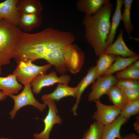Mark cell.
<instances>
[{
  "mask_svg": "<svg viewBox=\"0 0 139 139\" xmlns=\"http://www.w3.org/2000/svg\"><path fill=\"white\" fill-rule=\"evenodd\" d=\"M74 40V35L71 32L51 28L33 34L21 31L14 58L17 63L22 60L32 62L44 59L54 66L58 73L64 74L68 71L64 53Z\"/></svg>",
  "mask_w": 139,
  "mask_h": 139,
  "instance_id": "obj_1",
  "label": "cell"
},
{
  "mask_svg": "<svg viewBox=\"0 0 139 139\" xmlns=\"http://www.w3.org/2000/svg\"><path fill=\"white\" fill-rule=\"evenodd\" d=\"M113 5L109 2L91 15H85L83 20L87 41L99 57L106 49V42L111 27L110 17Z\"/></svg>",
  "mask_w": 139,
  "mask_h": 139,
  "instance_id": "obj_2",
  "label": "cell"
},
{
  "mask_svg": "<svg viewBox=\"0 0 139 139\" xmlns=\"http://www.w3.org/2000/svg\"><path fill=\"white\" fill-rule=\"evenodd\" d=\"M20 29L9 21L0 19V75L2 67L16 56Z\"/></svg>",
  "mask_w": 139,
  "mask_h": 139,
  "instance_id": "obj_3",
  "label": "cell"
},
{
  "mask_svg": "<svg viewBox=\"0 0 139 139\" xmlns=\"http://www.w3.org/2000/svg\"><path fill=\"white\" fill-rule=\"evenodd\" d=\"M29 60H22L17 63L13 74L17 80L24 85L30 84L38 75L45 74L52 66L49 64L38 66Z\"/></svg>",
  "mask_w": 139,
  "mask_h": 139,
  "instance_id": "obj_4",
  "label": "cell"
},
{
  "mask_svg": "<svg viewBox=\"0 0 139 139\" xmlns=\"http://www.w3.org/2000/svg\"><path fill=\"white\" fill-rule=\"evenodd\" d=\"M30 84L24 85L23 90L18 95H11L9 96L14 100V106L9 115L11 119L15 117L17 111L20 108L27 105H31L42 111L46 107L44 103H41L38 102L33 96Z\"/></svg>",
  "mask_w": 139,
  "mask_h": 139,
  "instance_id": "obj_5",
  "label": "cell"
},
{
  "mask_svg": "<svg viewBox=\"0 0 139 139\" xmlns=\"http://www.w3.org/2000/svg\"><path fill=\"white\" fill-rule=\"evenodd\" d=\"M71 80L70 75L64 74L59 77L57 76L55 72L52 71L48 74H44L38 75L30 84L32 87L33 93L38 94L45 87L52 86L58 83L68 85Z\"/></svg>",
  "mask_w": 139,
  "mask_h": 139,
  "instance_id": "obj_6",
  "label": "cell"
},
{
  "mask_svg": "<svg viewBox=\"0 0 139 139\" xmlns=\"http://www.w3.org/2000/svg\"><path fill=\"white\" fill-rule=\"evenodd\" d=\"M43 101L48 106V111L43 120L44 129L41 133L33 134L35 139H49V134L54 125L56 124H61L62 123V119L57 115L55 101L45 100Z\"/></svg>",
  "mask_w": 139,
  "mask_h": 139,
  "instance_id": "obj_7",
  "label": "cell"
},
{
  "mask_svg": "<svg viewBox=\"0 0 139 139\" xmlns=\"http://www.w3.org/2000/svg\"><path fill=\"white\" fill-rule=\"evenodd\" d=\"M96 110L92 116V118L104 126L113 122L120 115L121 110L114 105H108L102 103L99 100L94 101Z\"/></svg>",
  "mask_w": 139,
  "mask_h": 139,
  "instance_id": "obj_8",
  "label": "cell"
},
{
  "mask_svg": "<svg viewBox=\"0 0 139 139\" xmlns=\"http://www.w3.org/2000/svg\"><path fill=\"white\" fill-rule=\"evenodd\" d=\"M93 83L91 91L88 96L90 101L99 100L103 95L107 94L109 90L115 85L117 79L113 74L98 77Z\"/></svg>",
  "mask_w": 139,
  "mask_h": 139,
  "instance_id": "obj_9",
  "label": "cell"
},
{
  "mask_svg": "<svg viewBox=\"0 0 139 139\" xmlns=\"http://www.w3.org/2000/svg\"><path fill=\"white\" fill-rule=\"evenodd\" d=\"M64 57L68 71L73 74L80 71L84 64V55L77 46L72 44L67 47Z\"/></svg>",
  "mask_w": 139,
  "mask_h": 139,
  "instance_id": "obj_10",
  "label": "cell"
},
{
  "mask_svg": "<svg viewBox=\"0 0 139 139\" xmlns=\"http://www.w3.org/2000/svg\"><path fill=\"white\" fill-rule=\"evenodd\" d=\"M123 30H121L116 40L105 49L103 51L104 53L119 55L124 58L132 57L137 55L126 45L123 39Z\"/></svg>",
  "mask_w": 139,
  "mask_h": 139,
  "instance_id": "obj_11",
  "label": "cell"
},
{
  "mask_svg": "<svg viewBox=\"0 0 139 139\" xmlns=\"http://www.w3.org/2000/svg\"><path fill=\"white\" fill-rule=\"evenodd\" d=\"M18 0H6L0 3V19H5L18 26L20 14Z\"/></svg>",
  "mask_w": 139,
  "mask_h": 139,
  "instance_id": "obj_12",
  "label": "cell"
},
{
  "mask_svg": "<svg viewBox=\"0 0 139 139\" xmlns=\"http://www.w3.org/2000/svg\"><path fill=\"white\" fill-rule=\"evenodd\" d=\"M78 87H72L68 85L61 83L57 84L56 88L52 93L42 95L41 99L43 101L45 100H50L57 101L61 99L66 97L71 96L76 98Z\"/></svg>",
  "mask_w": 139,
  "mask_h": 139,
  "instance_id": "obj_13",
  "label": "cell"
},
{
  "mask_svg": "<svg viewBox=\"0 0 139 139\" xmlns=\"http://www.w3.org/2000/svg\"><path fill=\"white\" fill-rule=\"evenodd\" d=\"M98 77L95 66L91 67L89 69L86 75L82 78L77 85L78 89L76 100L71 109L74 115L76 116L77 115L76 110L82 93L89 86L94 82Z\"/></svg>",
  "mask_w": 139,
  "mask_h": 139,
  "instance_id": "obj_14",
  "label": "cell"
},
{
  "mask_svg": "<svg viewBox=\"0 0 139 139\" xmlns=\"http://www.w3.org/2000/svg\"><path fill=\"white\" fill-rule=\"evenodd\" d=\"M22 88L13 74L5 77L0 76V90L7 96L17 94Z\"/></svg>",
  "mask_w": 139,
  "mask_h": 139,
  "instance_id": "obj_15",
  "label": "cell"
},
{
  "mask_svg": "<svg viewBox=\"0 0 139 139\" xmlns=\"http://www.w3.org/2000/svg\"><path fill=\"white\" fill-rule=\"evenodd\" d=\"M127 120L119 115L112 123L104 126L101 139H115L121 138L120 134L121 128Z\"/></svg>",
  "mask_w": 139,
  "mask_h": 139,
  "instance_id": "obj_16",
  "label": "cell"
},
{
  "mask_svg": "<svg viewBox=\"0 0 139 139\" xmlns=\"http://www.w3.org/2000/svg\"><path fill=\"white\" fill-rule=\"evenodd\" d=\"M40 14H20L18 26L25 31H31L41 24Z\"/></svg>",
  "mask_w": 139,
  "mask_h": 139,
  "instance_id": "obj_17",
  "label": "cell"
},
{
  "mask_svg": "<svg viewBox=\"0 0 139 139\" xmlns=\"http://www.w3.org/2000/svg\"><path fill=\"white\" fill-rule=\"evenodd\" d=\"M110 1L109 0H79L77 2V7L78 10L84 13L85 15H91Z\"/></svg>",
  "mask_w": 139,
  "mask_h": 139,
  "instance_id": "obj_18",
  "label": "cell"
},
{
  "mask_svg": "<svg viewBox=\"0 0 139 139\" xmlns=\"http://www.w3.org/2000/svg\"><path fill=\"white\" fill-rule=\"evenodd\" d=\"M17 6L20 14H41L43 9L38 0H18Z\"/></svg>",
  "mask_w": 139,
  "mask_h": 139,
  "instance_id": "obj_19",
  "label": "cell"
},
{
  "mask_svg": "<svg viewBox=\"0 0 139 139\" xmlns=\"http://www.w3.org/2000/svg\"><path fill=\"white\" fill-rule=\"evenodd\" d=\"M123 4V0H117L116 6L112 16L110 30L106 42V48L113 43L117 29L121 20V10Z\"/></svg>",
  "mask_w": 139,
  "mask_h": 139,
  "instance_id": "obj_20",
  "label": "cell"
},
{
  "mask_svg": "<svg viewBox=\"0 0 139 139\" xmlns=\"http://www.w3.org/2000/svg\"><path fill=\"white\" fill-rule=\"evenodd\" d=\"M116 56V59L114 63L102 76L112 74L116 72L123 70L139 59V55H138L126 58H124L119 55Z\"/></svg>",
  "mask_w": 139,
  "mask_h": 139,
  "instance_id": "obj_21",
  "label": "cell"
},
{
  "mask_svg": "<svg viewBox=\"0 0 139 139\" xmlns=\"http://www.w3.org/2000/svg\"><path fill=\"white\" fill-rule=\"evenodd\" d=\"M107 94L113 105L121 110L129 102L123 91L115 85L110 88Z\"/></svg>",
  "mask_w": 139,
  "mask_h": 139,
  "instance_id": "obj_22",
  "label": "cell"
},
{
  "mask_svg": "<svg viewBox=\"0 0 139 139\" xmlns=\"http://www.w3.org/2000/svg\"><path fill=\"white\" fill-rule=\"evenodd\" d=\"M116 57V55L104 53L99 57L95 66L98 77L102 76L110 67Z\"/></svg>",
  "mask_w": 139,
  "mask_h": 139,
  "instance_id": "obj_23",
  "label": "cell"
},
{
  "mask_svg": "<svg viewBox=\"0 0 139 139\" xmlns=\"http://www.w3.org/2000/svg\"><path fill=\"white\" fill-rule=\"evenodd\" d=\"M133 1V0H123L124 8L121 16V20L123 22L125 30L128 35L130 37L131 33L134 30L130 17L131 8Z\"/></svg>",
  "mask_w": 139,
  "mask_h": 139,
  "instance_id": "obj_24",
  "label": "cell"
},
{
  "mask_svg": "<svg viewBox=\"0 0 139 139\" xmlns=\"http://www.w3.org/2000/svg\"><path fill=\"white\" fill-rule=\"evenodd\" d=\"M104 127L95 121L84 133L82 139H101Z\"/></svg>",
  "mask_w": 139,
  "mask_h": 139,
  "instance_id": "obj_25",
  "label": "cell"
},
{
  "mask_svg": "<svg viewBox=\"0 0 139 139\" xmlns=\"http://www.w3.org/2000/svg\"><path fill=\"white\" fill-rule=\"evenodd\" d=\"M139 113V100L129 102L124 108L121 110L120 116L128 119L132 116Z\"/></svg>",
  "mask_w": 139,
  "mask_h": 139,
  "instance_id": "obj_26",
  "label": "cell"
},
{
  "mask_svg": "<svg viewBox=\"0 0 139 139\" xmlns=\"http://www.w3.org/2000/svg\"><path fill=\"white\" fill-rule=\"evenodd\" d=\"M118 79H128L139 80V69L130 65L125 70L117 72L115 76Z\"/></svg>",
  "mask_w": 139,
  "mask_h": 139,
  "instance_id": "obj_27",
  "label": "cell"
},
{
  "mask_svg": "<svg viewBox=\"0 0 139 139\" xmlns=\"http://www.w3.org/2000/svg\"><path fill=\"white\" fill-rule=\"evenodd\" d=\"M115 85L120 89L139 88V80L128 79H117Z\"/></svg>",
  "mask_w": 139,
  "mask_h": 139,
  "instance_id": "obj_28",
  "label": "cell"
},
{
  "mask_svg": "<svg viewBox=\"0 0 139 139\" xmlns=\"http://www.w3.org/2000/svg\"><path fill=\"white\" fill-rule=\"evenodd\" d=\"M121 89L129 102L139 100V88H132Z\"/></svg>",
  "mask_w": 139,
  "mask_h": 139,
  "instance_id": "obj_29",
  "label": "cell"
},
{
  "mask_svg": "<svg viewBox=\"0 0 139 139\" xmlns=\"http://www.w3.org/2000/svg\"><path fill=\"white\" fill-rule=\"evenodd\" d=\"M136 120L133 124L134 129L136 132L138 134H139V117L137 116L136 117Z\"/></svg>",
  "mask_w": 139,
  "mask_h": 139,
  "instance_id": "obj_30",
  "label": "cell"
},
{
  "mask_svg": "<svg viewBox=\"0 0 139 139\" xmlns=\"http://www.w3.org/2000/svg\"><path fill=\"white\" fill-rule=\"evenodd\" d=\"M125 139H139V136L134 134H127L124 137Z\"/></svg>",
  "mask_w": 139,
  "mask_h": 139,
  "instance_id": "obj_31",
  "label": "cell"
},
{
  "mask_svg": "<svg viewBox=\"0 0 139 139\" xmlns=\"http://www.w3.org/2000/svg\"><path fill=\"white\" fill-rule=\"evenodd\" d=\"M7 96L2 91L0 90V101L5 100Z\"/></svg>",
  "mask_w": 139,
  "mask_h": 139,
  "instance_id": "obj_32",
  "label": "cell"
},
{
  "mask_svg": "<svg viewBox=\"0 0 139 139\" xmlns=\"http://www.w3.org/2000/svg\"><path fill=\"white\" fill-rule=\"evenodd\" d=\"M131 65L135 68L139 69V60H138Z\"/></svg>",
  "mask_w": 139,
  "mask_h": 139,
  "instance_id": "obj_33",
  "label": "cell"
},
{
  "mask_svg": "<svg viewBox=\"0 0 139 139\" xmlns=\"http://www.w3.org/2000/svg\"><path fill=\"white\" fill-rule=\"evenodd\" d=\"M0 139H9V138H8L0 137Z\"/></svg>",
  "mask_w": 139,
  "mask_h": 139,
  "instance_id": "obj_34",
  "label": "cell"
},
{
  "mask_svg": "<svg viewBox=\"0 0 139 139\" xmlns=\"http://www.w3.org/2000/svg\"><path fill=\"white\" fill-rule=\"evenodd\" d=\"M118 139H125V138H124V137H121V138H118Z\"/></svg>",
  "mask_w": 139,
  "mask_h": 139,
  "instance_id": "obj_35",
  "label": "cell"
}]
</instances>
